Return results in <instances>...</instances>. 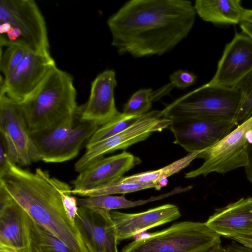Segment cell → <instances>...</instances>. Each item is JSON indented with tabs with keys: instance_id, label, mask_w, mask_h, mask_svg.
Listing matches in <instances>:
<instances>
[{
	"instance_id": "38",
	"label": "cell",
	"mask_w": 252,
	"mask_h": 252,
	"mask_svg": "<svg viewBox=\"0 0 252 252\" xmlns=\"http://www.w3.org/2000/svg\"><path fill=\"white\" fill-rule=\"evenodd\" d=\"M243 21L252 22V9H245L242 19Z\"/></svg>"
},
{
	"instance_id": "35",
	"label": "cell",
	"mask_w": 252,
	"mask_h": 252,
	"mask_svg": "<svg viewBox=\"0 0 252 252\" xmlns=\"http://www.w3.org/2000/svg\"><path fill=\"white\" fill-rule=\"evenodd\" d=\"M242 32L252 39V22L243 21L240 23Z\"/></svg>"
},
{
	"instance_id": "37",
	"label": "cell",
	"mask_w": 252,
	"mask_h": 252,
	"mask_svg": "<svg viewBox=\"0 0 252 252\" xmlns=\"http://www.w3.org/2000/svg\"><path fill=\"white\" fill-rule=\"evenodd\" d=\"M12 28L11 25L8 22L0 23V32L1 35L6 34Z\"/></svg>"
},
{
	"instance_id": "3",
	"label": "cell",
	"mask_w": 252,
	"mask_h": 252,
	"mask_svg": "<svg viewBox=\"0 0 252 252\" xmlns=\"http://www.w3.org/2000/svg\"><path fill=\"white\" fill-rule=\"evenodd\" d=\"M30 133L55 127L76 114V91L72 76L56 66L20 103Z\"/></svg>"
},
{
	"instance_id": "40",
	"label": "cell",
	"mask_w": 252,
	"mask_h": 252,
	"mask_svg": "<svg viewBox=\"0 0 252 252\" xmlns=\"http://www.w3.org/2000/svg\"><path fill=\"white\" fill-rule=\"evenodd\" d=\"M222 247L221 243L219 244L207 252H222Z\"/></svg>"
},
{
	"instance_id": "8",
	"label": "cell",
	"mask_w": 252,
	"mask_h": 252,
	"mask_svg": "<svg viewBox=\"0 0 252 252\" xmlns=\"http://www.w3.org/2000/svg\"><path fill=\"white\" fill-rule=\"evenodd\" d=\"M0 132L12 164L27 166L41 160L20 103L5 94L0 95Z\"/></svg>"
},
{
	"instance_id": "15",
	"label": "cell",
	"mask_w": 252,
	"mask_h": 252,
	"mask_svg": "<svg viewBox=\"0 0 252 252\" xmlns=\"http://www.w3.org/2000/svg\"><path fill=\"white\" fill-rule=\"evenodd\" d=\"M117 84L114 70H106L99 74L92 82L87 102L78 108L81 119L100 126L113 118L119 112L114 94Z\"/></svg>"
},
{
	"instance_id": "11",
	"label": "cell",
	"mask_w": 252,
	"mask_h": 252,
	"mask_svg": "<svg viewBox=\"0 0 252 252\" xmlns=\"http://www.w3.org/2000/svg\"><path fill=\"white\" fill-rule=\"evenodd\" d=\"M170 119L173 143L189 153L201 151L214 145L236 126L233 121L206 118L177 117Z\"/></svg>"
},
{
	"instance_id": "20",
	"label": "cell",
	"mask_w": 252,
	"mask_h": 252,
	"mask_svg": "<svg viewBox=\"0 0 252 252\" xmlns=\"http://www.w3.org/2000/svg\"><path fill=\"white\" fill-rule=\"evenodd\" d=\"M193 5L203 20L216 25L240 23L245 10L240 0H196Z\"/></svg>"
},
{
	"instance_id": "27",
	"label": "cell",
	"mask_w": 252,
	"mask_h": 252,
	"mask_svg": "<svg viewBox=\"0 0 252 252\" xmlns=\"http://www.w3.org/2000/svg\"><path fill=\"white\" fill-rule=\"evenodd\" d=\"M0 54V70L4 77L9 75L18 66L28 50L23 45L13 42L8 43Z\"/></svg>"
},
{
	"instance_id": "36",
	"label": "cell",
	"mask_w": 252,
	"mask_h": 252,
	"mask_svg": "<svg viewBox=\"0 0 252 252\" xmlns=\"http://www.w3.org/2000/svg\"><path fill=\"white\" fill-rule=\"evenodd\" d=\"M231 239L247 247L252 249V238L243 237H234L232 238Z\"/></svg>"
},
{
	"instance_id": "42",
	"label": "cell",
	"mask_w": 252,
	"mask_h": 252,
	"mask_svg": "<svg viewBox=\"0 0 252 252\" xmlns=\"http://www.w3.org/2000/svg\"><path fill=\"white\" fill-rule=\"evenodd\" d=\"M0 252H3V251H1V250H0Z\"/></svg>"
},
{
	"instance_id": "23",
	"label": "cell",
	"mask_w": 252,
	"mask_h": 252,
	"mask_svg": "<svg viewBox=\"0 0 252 252\" xmlns=\"http://www.w3.org/2000/svg\"><path fill=\"white\" fill-rule=\"evenodd\" d=\"M200 152L189 153L185 157L158 170L144 171L129 176H122L120 178L121 181L123 183L139 184L156 183L159 180L167 178L187 167L197 158Z\"/></svg>"
},
{
	"instance_id": "32",
	"label": "cell",
	"mask_w": 252,
	"mask_h": 252,
	"mask_svg": "<svg viewBox=\"0 0 252 252\" xmlns=\"http://www.w3.org/2000/svg\"><path fill=\"white\" fill-rule=\"evenodd\" d=\"M222 252H252V249L247 247L235 241L222 247Z\"/></svg>"
},
{
	"instance_id": "26",
	"label": "cell",
	"mask_w": 252,
	"mask_h": 252,
	"mask_svg": "<svg viewBox=\"0 0 252 252\" xmlns=\"http://www.w3.org/2000/svg\"><path fill=\"white\" fill-rule=\"evenodd\" d=\"M139 117L119 112L111 120L98 127L88 140L86 148L123 131Z\"/></svg>"
},
{
	"instance_id": "7",
	"label": "cell",
	"mask_w": 252,
	"mask_h": 252,
	"mask_svg": "<svg viewBox=\"0 0 252 252\" xmlns=\"http://www.w3.org/2000/svg\"><path fill=\"white\" fill-rule=\"evenodd\" d=\"M252 128V117L236 126L220 141L200 151L197 158L203 159V163L185 173V177L206 176L212 172L224 174L239 167H245L248 162V133Z\"/></svg>"
},
{
	"instance_id": "1",
	"label": "cell",
	"mask_w": 252,
	"mask_h": 252,
	"mask_svg": "<svg viewBox=\"0 0 252 252\" xmlns=\"http://www.w3.org/2000/svg\"><path fill=\"white\" fill-rule=\"evenodd\" d=\"M196 13L185 0H130L107 20L118 54L161 56L189 34Z\"/></svg>"
},
{
	"instance_id": "13",
	"label": "cell",
	"mask_w": 252,
	"mask_h": 252,
	"mask_svg": "<svg viewBox=\"0 0 252 252\" xmlns=\"http://www.w3.org/2000/svg\"><path fill=\"white\" fill-rule=\"evenodd\" d=\"M252 72V39L236 32L225 46L216 72L207 84L211 86L236 88Z\"/></svg>"
},
{
	"instance_id": "5",
	"label": "cell",
	"mask_w": 252,
	"mask_h": 252,
	"mask_svg": "<svg viewBox=\"0 0 252 252\" xmlns=\"http://www.w3.org/2000/svg\"><path fill=\"white\" fill-rule=\"evenodd\" d=\"M220 243V236L205 222L185 221L135 239L120 252H207Z\"/></svg>"
},
{
	"instance_id": "4",
	"label": "cell",
	"mask_w": 252,
	"mask_h": 252,
	"mask_svg": "<svg viewBox=\"0 0 252 252\" xmlns=\"http://www.w3.org/2000/svg\"><path fill=\"white\" fill-rule=\"evenodd\" d=\"M242 101V94L239 88L207 83L177 98L161 112L163 117L168 119L195 117L235 123Z\"/></svg>"
},
{
	"instance_id": "22",
	"label": "cell",
	"mask_w": 252,
	"mask_h": 252,
	"mask_svg": "<svg viewBox=\"0 0 252 252\" xmlns=\"http://www.w3.org/2000/svg\"><path fill=\"white\" fill-rule=\"evenodd\" d=\"M185 191L181 187H176L171 191L157 196H152L148 199L131 201L127 199L125 194L120 196L104 195L96 196L77 198L78 206L91 210H107L133 207L144 205L150 202L162 199L169 196Z\"/></svg>"
},
{
	"instance_id": "31",
	"label": "cell",
	"mask_w": 252,
	"mask_h": 252,
	"mask_svg": "<svg viewBox=\"0 0 252 252\" xmlns=\"http://www.w3.org/2000/svg\"><path fill=\"white\" fill-rule=\"evenodd\" d=\"M0 173L4 171L9 166L10 162L3 138L0 136Z\"/></svg>"
},
{
	"instance_id": "18",
	"label": "cell",
	"mask_w": 252,
	"mask_h": 252,
	"mask_svg": "<svg viewBox=\"0 0 252 252\" xmlns=\"http://www.w3.org/2000/svg\"><path fill=\"white\" fill-rule=\"evenodd\" d=\"M205 223L226 238L249 236L252 234V197L241 198L217 209Z\"/></svg>"
},
{
	"instance_id": "21",
	"label": "cell",
	"mask_w": 252,
	"mask_h": 252,
	"mask_svg": "<svg viewBox=\"0 0 252 252\" xmlns=\"http://www.w3.org/2000/svg\"><path fill=\"white\" fill-rule=\"evenodd\" d=\"M24 240L35 252H72L59 238L33 220L23 209Z\"/></svg>"
},
{
	"instance_id": "39",
	"label": "cell",
	"mask_w": 252,
	"mask_h": 252,
	"mask_svg": "<svg viewBox=\"0 0 252 252\" xmlns=\"http://www.w3.org/2000/svg\"><path fill=\"white\" fill-rule=\"evenodd\" d=\"M158 185L160 189L163 187H165L167 185L168 179L167 178H163L156 182Z\"/></svg>"
},
{
	"instance_id": "16",
	"label": "cell",
	"mask_w": 252,
	"mask_h": 252,
	"mask_svg": "<svg viewBox=\"0 0 252 252\" xmlns=\"http://www.w3.org/2000/svg\"><path fill=\"white\" fill-rule=\"evenodd\" d=\"M140 162L139 158L126 151L107 158L102 157L79 173L71 182L73 189L88 190L107 183L122 177Z\"/></svg>"
},
{
	"instance_id": "25",
	"label": "cell",
	"mask_w": 252,
	"mask_h": 252,
	"mask_svg": "<svg viewBox=\"0 0 252 252\" xmlns=\"http://www.w3.org/2000/svg\"><path fill=\"white\" fill-rule=\"evenodd\" d=\"M120 178L121 177L88 190H76L72 189L71 190V193L72 195H77L82 197H90L126 194L149 188H155L157 190L160 189L157 183L150 184L123 183L121 181Z\"/></svg>"
},
{
	"instance_id": "9",
	"label": "cell",
	"mask_w": 252,
	"mask_h": 252,
	"mask_svg": "<svg viewBox=\"0 0 252 252\" xmlns=\"http://www.w3.org/2000/svg\"><path fill=\"white\" fill-rule=\"evenodd\" d=\"M8 22L21 32L19 43L38 53L50 54L46 23L33 0H0V23Z\"/></svg>"
},
{
	"instance_id": "29",
	"label": "cell",
	"mask_w": 252,
	"mask_h": 252,
	"mask_svg": "<svg viewBox=\"0 0 252 252\" xmlns=\"http://www.w3.org/2000/svg\"><path fill=\"white\" fill-rule=\"evenodd\" d=\"M197 77L187 70H178L170 75V83L178 89H184L195 83Z\"/></svg>"
},
{
	"instance_id": "30",
	"label": "cell",
	"mask_w": 252,
	"mask_h": 252,
	"mask_svg": "<svg viewBox=\"0 0 252 252\" xmlns=\"http://www.w3.org/2000/svg\"><path fill=\"white\" fill-rule=\"evenodd\" d=\"M71 190L63 192L62 195L63 200V205L68 216L73 223L77 224L76 216L78 206L77 197L72 195L71 193Z\"/></svg>"
},
{
	"instance_id": "28",
	"label": "cell",
	"mask_w": 252,
	"mask_h": 252,
	"mask_svg": "<svg viewBox=\"0 0 252 252\" xmlns=\"http://www.w3.org/2000/svg\"><path fill=\"white\" fill-rule=\"evenodd\" d=\"M236 88L242 94V103L235 120L236 126L252 117V72Z\"/></svg>"
},
{
	"instance_id": "34",
	"label": "cell",
	"mask_w": 252,
	"mask_h": 252,
	"mask_svg": "<svg viewBox=\"0 0 252 252\" xmlns=\"http://www.w3.org/2000/svg\"><path fill=\"white\" fill-rule=\"evenodd\" d=\"M248 153V162L245 168L247 178L252 184V143L249 144Z\"/></svg>"
},
{
	"instance_id": "12",
	"label": "cell",
	"mask_w": 252,
	"mask_h": 252,
	"mask_svg": "<svg viewBox=\"0 0 252 252\" xmlns=\"http://www.w3.org/2000/svg\"><path fill=\"white\" fill-rule=\"evenodd\" d=\"M55 66V61L50 54L28 50L16 68L3 79H1L0 95L5 94L18 103L22 102Z\"/></svg>"
},
{
	"instance_id": "2",
	"label": "cell",
	"mask_w": 252,
	"mask_h": 252,
	"mask_svg": "<svg viewBox=\"0 0 252 252\" xmlns=\"http://www.w3.org/2000/svg\"><path fill=\"white\" fill-rule=\"evenodd\" d=\"M0 186L33 220L72 252H89L77 224L70 219L63 205V192L72 189L68 184L40 168L32 172L10 163L0 173Z\"/></svg>"
},
{
	"instance_id": "10",
	"label": "cell",
	"mask_w": 252,
	"mask_h": 252,
	"mask_svg": "<svg viewBox=\"0 0 252 252\" xmlns=\"http://www.w3.org/2000/svg\"><path fill=\"white\" fill-rule=\"evenodd\" d=\"M171 122L170 119L163 117L161 111L149 112L123 131L86 148L85 153L74 165L75 170L79 173L105 154L144 141L152 133L169 127Z\"/></svg>"
},
{
	"instance_id": "19",
	"label": "cell",
	"mask_w": 252,
	"mask_h": 252,
	"mask_svg": "<svg viewBox=\"0 0 252 252\" xmlns=\"http://www.w3.org/2000/svg\"><path fill=\"white\" fill-rule=\"evenodd\" d=\"M23 209L0 186V245L15 249L24 245Z\"/></svg>"
},
{
	"instance_id": "6",
	"label": "cell",
	"mask_w": 252,
	"mask_h": 252,
	"mask_svg": "<svg viewBox=\"0 0 252 252\" xmlns=\"http://www.w3.org/2000/svg\"><path fill=\"white\" fill-rule=\"evenodd\" d=\"M99 126L82 120L78 112L72 118L51 128L30 133L45 162L59 163L76 157L82 146Z\"/></svg>"
},
{
	"instance_id": "24",
	"label": "cell",
	"mask_w": 252,
	"mask_h": 252,
	"mask_svg": "<svg viewBox=\"0 0 252 252\" xmlns=\"http://www.w3.org/2000/svg\"><path fill=\"white\" fill-rule=\"evenodd\" d=\"M173 87V86L169 84L154 92L152 89L139 90L132 95L125 104L123 113L127 115L137 117L147 113L152 107V102L168 94Z\"/></svg>"
},
{
	"instance_id": "33",
	"label": "cell",
	"mask_w": 252,
	"mask_h": 252,
	"mask_svg": "<svg viewBox=\"0 0 252 252\" xmlns=\"http://www.w3.org/2000/svg\"><path fill=\"white\" fill-rule=\"evenodd\" d=\"M0 250L3 252H35L30 244L25 240L23 247L21 248L15 249L0 245Z\"/></svg>"
},
{
	"instance_id": "41",
	"label": "cell",
	"mask_w": 252,
	"mask_h": 252,
	"mask_svg": "<svg viewBox=\"0 0 252 252\" xmlns=\"http://www.w3.org/2000/svg\"><path fill=\"white\" fill-rule=\"evenodd\" d=\"M246 238H252V234L250 235L249 236L246 237Z\"/></svg>"
},
{
	"instance_id": "14",
	"label": "cell",
	"mask_w": 252,
	"mask_h": 252,
	"mask_svg": "<svg viewBox=\"0 0 252 252\" xmlns=\"http://www.w3.org/2000/svg\"><path fill=\"white\" fill-rule=\"evenodd\" d=\"M76 222L89 252H119V241L110 211L78 206Z\"/></svg>"
},
{
	"instance_id": "17",
	"label": "cell",
	"mask_w": 252,
	"mask_h": 252,
	"mask_svg": "<svg viewBox=\"0 0 252 252\" xmlns=\"http://www.w3.org/2000/svg\"><path fill=\"white\" fill-rule=\"evenodd\" d=\"M110 215L116 228L118 241H121L177 220L181 213L177 206L167 204L135 214L111 211Z\"/></svg>"
}]
</instances>
